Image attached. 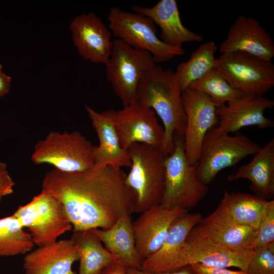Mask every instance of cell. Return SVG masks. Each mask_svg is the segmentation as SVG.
Masks as SVG:
<instances>
[{"mask_svg":"<svg viewBox=\"0 0 274 274\" xmlns=\"http://www.w3.org/2000/svg\"><path fill=\"white\" fill-rule=\"evenodd\" d=\"M126 176L110 166L74 173L53 169L46 174L42 190L60 202L73 232L107 229L134 213L135 197Z\"/></svg>","mask_w":274,"mask_h":274,"instance_id":"obj_1","label":"cell"},{"mask_svg":"<svg viewBox=\"0 0 274 274\" xmlns=\"http://www.w3.org/2000/svg\"><path fill=\"white\" fill-rule=\"evenodd\" d=\"M182 93L175 72L158 65L146 74L137 88L136 101L152 109L162 122L166 156L173 151L174 135L184 136L186 116Z\"/></svg>","mask_w":274,"mask_h":274,"instance_id":"obj_2","label":"cell"},{"mask_svg":"<svg viewBox=\"0 0 274 274\" xmlns=\"http://www.w3.org/2000/svg\"><path fill=\"white\" fill-rule=\"evenodd\" d=\"M131 165L125 182L135 197L134 213L160 205L165 188L166 155L148 145L134 143L127 150Z\"/></svg>","mask_w":274,"mask_h":274,"instance_id":"obj_3","label":"cell"},{"mask_svg":"<svg viewBox=\"0 0 274 274\" xmlns=\"http://www.w3.org/2000/svg\"><path fill=\"white\" fill-rule=\"evenodd\" d=\"M208 186L199 180L196 165L187 160L184 137L175 134L172 152L165 160V188L160 205L169 209L188 211L195 207L207 195Z\"/></svg>","mask_w":274,"mask_h":274,"instance_id":"obj_4","label":"cell"},{"mask_svg":"<svg viewBox=\"0 0 274 274\" xmlns=\"http://www.w3.org/2000/svg\"><path fill=\"white\" fill-rule=\"evenodd\" d=\"M94 146L80 132H50L36 144L31 155L36 164H49L64 173H81L94 168Z\"/></svg>","mask_w":274,"mask_h":274,"instance_id":"obj_5","label":"cell"},{"mask_svg":"<svg viewBox=\"0 0 274 274\" xmlns=\"http://www.w3.org/2000/svg\"><path fill=\"white\" fill-rule=\"evenodd\" d=\"M261 148L259 144L239 131L230 135L217 133L212 128L202 143L196 164L197 177L207 186L222 170L234 166L248 156L254 155Z\"/></svg>","mask_w":274,"mask_h":274,"instance_id":"obj_6","label":"cell"},{"mask_svg":"<svg viewBox=\"0 0 274 274\" xmlns=\"http://www.w3.org/2000/svg\"><path fill=\"white\" fill-rule=\"evenodd\" d=\"M107 19L113 36L134 49L149 52L156 63L185 53L183 48L163 42L156 35L155 24L146 16L114 7L111 8Z\"/></svg>","mask_w":274,"mask_h":274,"instance_id":"obj_7","label":"cell"},{"mask_svg":"<svg viewBox=\"0 0 274 274\" xmlns=\"http://www.w3.org/2000/svg\"><path fill=\"white\" fill-rule=\"evenodd\" d=\"M105 65L107 80L125 107L136 100L140 82L157 64L149 52L134 49L116 39Z\"/></svg>","mask_w":274,"mask_h":274,"instance_id":"obj_8","label":"cell"},{"mask_svg":"<svg viewBox=\"0 0 274 274\" xmlns=\"http://www.w3.org/2000/svg\"><path fill=\"white\" fill-rule=\"evenodd\" d=\"M215 68L242 96H263L274 86V64L243 52L221 54Z\"/></svg>","mask_w":274,"mask_h":274,"instance_id":"obj_9","label":"cell"},{"mask_svg":"<svg viewBox=\"0 0 274 274\" xmlns=\"http://www.w3.org/2000/svg\"><path fill=\"white\" fill-rule=\"evenodd\" d=\"M13 215L38 247L55 242L72 229L60 202L43 190L27 204L19 206Z\"/></svg>","mask_w":274,"mask_h":274,"instance_id":"obj_10","label":"cell"},{"mask_svg":"<svg viewBox=\"0 0 274 274\" xmlns=\"http://www.w3.org/2000/svg\"><path fill=\"white\" fill-rule=\"evenodd\" d=\"M114 122L121 146L124 150H127L134 143H141L163 152L164 130L152 109L136 100L115 111Z\"/></svg>","mask_w":274,"mask_h":274,"instance_id":"obj_11","label":"cell"},{"mask_svg":"<svg viewBox=\"0 0 274 274\" xmlns=\"http://www.w3.org/2000/svg\"><path fill=\"white\" fill-rule=\"evenodd\" d=\"M182 100L186 116L185 154L189 163L196 165L206 134L218 124L217 106L206 93L190 88L182 92Z\"/></svg>","mask_w":274,"mask_h":274,"instance_id":"obj_12","label":"cell"},{"mask_svg":"<svg viewBox=\"0 0 274 274\" xmlns=\"http://www.w3.org/2000/svg\"><path fill=\"white\" fill-rule=\"evenodd\" d=\"M199 213H187L171 227L160 247L142 261L141 269L150 272H168L188 266L186 239L191 230L201 221Z\"/></svg>","mask_w":274,"mask_h":274,"instance_id":"obj_13","label":"cell"},{"mask_svg":"<svg viewBox=\"0 0 274 274\" xmlns=\"http://www.w3.org/2000/svg\"><path fill=\"white\" fill-rule=\"evenodd\" d=\"M273 107L274 101L264 96H242L217 107L219 123L214 129L219 133L229 134L246 126H255L260 129L273 127V121L266 117L264 112Z\"/></svg>","mask_w":274,"mask_h":274,"instance_id":"obj_14","label":"cell"},{"mask_svg":"<svg viewBox=\"0 0 274 274\" xmlns=\"http://www.w3.org/2000/svg\"><path fill=\"white\" fill-rule=\"evenodd\" d=\"M185 251L189 266L200 263L221 268L235 267L245 271L254 254V250L234 249L203 236L195 226L188 235Z\"/></svg>","mask_w":274,"mask_h":274,"instance_id":"obj_15","label":"cell"},{"mask_svg":"<svg viewBox=\"0 0 274 274\" xmlns=\"http://www.w3.org/2000/svg\"><path fill=\"white\" fill-rule=\"evenodd\" d=\"M70 29L79 55L95 63H106L113 46L112 33L102 19L93 13L76 16Z\"/></svg>","mask_w":274,"mask_h":274,"instance_id":"obj_16","label":"cell"},{"mask_svg":"<svg viewBox=\"0 0 274 274\" xmlns=\"http://www.w3.org/2000/svg\"><path fill=\"white\" fill-rule=\"evenodd\" d=\"M187 213L180 208L169 209L160 204L141 213L132 222L136 249L142 262L160 247L172 225Z\"/></svg>","mask_w":274,"mask_h":274,"instance_id":"obj_17","label":"cell"},{"mask_svg":"<svg viewBox=\"0 0 274 274\" xmlns=\"http://www.w3.org/2000/svg\"><path fill=\"white\" fill-rule=\"evenodd\" d=\"M219 50L221 54L243 52L269 61L274 57L270 35L257 20L244 15L231 25Z\"/></svg>","mask_w":274,"mask_h":274,"instance_id":"obj_18","label":"cell"},{"mask_svg":"<svg viewBox=\"0 0 274 274\" xmlns=\"http://www.w3.org/2000/svg\"><path fill=\"white\" fill-rule=\"evenodd\" d=\"M85 109L99 140V145L94 146L93 151L94 169L107 166L120 169L130 167L127 151L121 147L114 126L115 111L98 113L88 106H85Z\"/></svg>","mask_w":274,"mask_h":274,"instance_id":"obj_19","label":"cell"},{"mask_svg":"<svg viewBox=\"0 0 274 274\" xmlns=\"http://www.w3.org/2000/svg\"><path fill=\"white\" fill-rule=\"evenodd\" d=\"M78 261L77 250L71 238L38 247L24 257V274H77L72 269Z\"/></svg>","mask_w":274,"mask_h":274,"instance_id":"obj_20","label":"cell"},{"mask_svg":"<svg viewBox=\"0 0 274 274\" xmlns=\"http://www.w3.org/2000/svg\"><path fill=\"white\" fill-rule=\"evenodd\" d=\"M133 12L149 18L160 28V39L166 45L183 48L185 43L201 42L203 36L192 31L182 22L176 0H160L152 7L132 6Z\"/></svg>","mask_w":274,"mask_h":274,"instance_id":"obj_21","label":"cell"},{"mask_svg":"<svg viewBox=\"0 0 274 274\" xmlns=\"http://www.w3.org/2000/svg\"><path fill=\"white\" fill-rule=\"evenodd\" d=\"M198 232L231 248L251 250L257 231L236 222L219 202L215 210L195 226Z\"/></svg>","mask_w":274,"mask_h":274,"instance_id":"obj_22","label":"cell"},{"mask_svg":"<svg viewBox=\"0 0 274 274\" xmlns=\"http://www.w3.org/2000/svg\"><path fill=\"white\" fill-rule=\"evenodd\" d=\"M253 156L250 162L229 175L227 180L247 179L256 196L268 200L274 195V138Z\"/></svg>","mask_w":274,"mask_h":274,"instance_id":"obj_23","label":"cell"},{"mask_svg":"<svg viewBox=\"0 0 274 274\" xmlns=\"http://www.w3.org/2000/svg\"><path fill=\"white\" fill-rule=\"evenodd\" d=\"M131 216L119 219L107 229H93L105 247L117 256L126 267L141 269L142 260L136 249Z\"/></svg>","mask_w":274,"mask_h":274,"instance_id":"obj_24","label":"cell"},{"mask_svg":"<svg viewBox=\"0 0 274 274\" xmlns=\"http://www.w3.org/2000/svg\"><path fill=\"white\" fill-rule=\"evenodd\" d=\"M80 262L77 274H98L118 257L103 245L92 229L73 232Z\"/></svg>","mask_w":274,"mask_h":274,"instance_id":"obj_25","label":"cell"},{"mask_svg":"<svg viewBox=\"0 0 274 274\" xmlns=\"http://www.w3.org/2000/svg\"><path fill=\"white\" fill-rule=\"evenodd\" d=\"M218 49L213 41L202 43L188 60L178 64L175 74L182 92L215 68V55Z\"/></svg>","mask_w":274,"mask_h":274,"instance_id":"obj_26","label":"cell"},{"mask_svg":"<svg viewBox=\"0 0 274 274\" xmlns=\"http://www.w3.org/2000/svg\"><path fill=\"white\" fill-rule=\"evenodd\" d=\"M267 200L256 195L225 191L220 203L236 222L257 231Z\"/></svg>","mask_w":274,"mask_h":274,"instance_id":"obj_27","label":"cell"},{"mask_svg":"<svg viewBox=\"0 0 274 274\" xmlns=\"http://www.w3.org/2000/svg\"><path fill=\"white\" fill-rule=\"evenodd\" d=\"M34 246L29 233L13 214L0 219V256L25 255Z\"/></svg>","mask_w":274,"mask_h":274,"instance_id":"obj_28","label":"cell"},{"mask_svg":"<svg viewBox=\"0 0 274 274\" xmlns=\"http://www.w3.org/2000/svg\"><path fill=\"white\" fill-rule=\"evenodd\" d=\"M188 88L207 94L217 106L225 105L242 95L214 68Z\"/></svg>","mask_w":274,"mask_h":274,"instance_id":"obj_29","label":"cell"},{"mask_svg":"<svg viewBox=\"0 0 274 274\" xmlns=\"http://www.w3.org/2000/svg\"><path fill=\"white\" fill-rule=\"evenodd\" d=\"M274 242V200H267L263 208L251 250Z\"/></svg>","mask_w":274,"mask_h":274,"instance_id":"obj_30","label":"cell"},{"mask_svg":"<svg viewBox=\"0 0 274 274\" xmlns=\"http://www.w3.org/2000/svg\"><path fill=\"white\" fill-rule=\"evenodd\" d=\"M254 256L249 265V274H274V242L254 250Z\"/></svg>","mask_w":274,"mask_h":274,"instance_id":"obj_31","label":"cell"},{"mask_svg":"<svg viewBox=\"0 0 274 274\" xmlns=\"http://www.w3.org/2000/svg\"><path fill=\"white\" fill-rule=\"evenodd\" d=\"M14 185L6 164L0 161V202L4 197L13 193Z\"/></svg>","mask_w":274,"mask_h":274,"instance_id":"obj_32","label":"cell"},{"mask_svg":"<svg viewBox=\"0 0 274 274\" xmlns=\"http://www.w3.org/2000/svg\"><path fill=\"white\" fill-rule=\"evenodd\" d=\"M194 274H249L245 270H232L226 268L217 267L194 263L189 265Z\"/></svg>","mask_w":274,"mask_h":274,"instance_id":"obj_33","label":"cell"},{"mask_svg":"<svg viewBox=\"0 0 274 274\" xmlns=\"http://www.w3.org/2000/svg\"><path fill=\"white\" fill-rule=\"evenodd\" d=\"M125 274H194L190 266L178 270L168 272H150L135 268L126 267Z\"/></svg>","mask_w":274,"mask_h":274,"instance_id":"obj_34","label":"cell"},{"mask_svg":"<svg viewBox=\"0 0 274 274\" xmlns=\"http://www.w3.org/2000/svg\"><path fill=\"white\" fill-rule=\"evenodd\" d=\"M125 266L117 258L98 274H125Z\"/></svg>","mask_w":274,"mask_h":274,"instance_id":"obj_35","label":"cell"},{"mask_svg":"<svg viewBox=\"0 0 274 274\" xmlns=\"http://www.w3.org/2000/svg\"><path fill=\"white\" fill-rule=\"evenodd\" d=\"M11 77L3 71V65L0 64V97L5 96L11 89Z\"/></svg>","mask_w":274,"mask_h":274,"instance_id":"obj_36","label":"cell"}]
</instances>
